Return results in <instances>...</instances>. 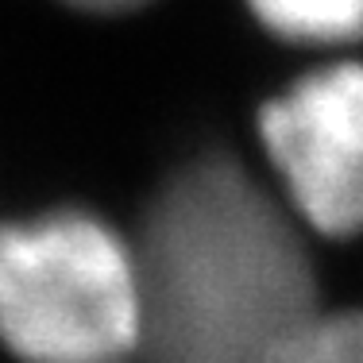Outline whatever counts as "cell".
<instances>
[{
    "instance_id": "1",
    "label": "cell",
    "mask_w": 363,
    "mask_h": 363,
    "mask_svg": "<svg viewBox=\"0 0 363 363\" xmlns=\"http://www.w3.org/2000/svg\"><path fill=\"white\" fill-rule=\"evenodd\" d=\"M135 252L143 321L128 363H282L321 313L298 228L232 159L178 170Z\"/></svg>"
},
{
    "instance_id": "2",
    "label": "cell",
    "mask_w": 363,
    "mask_h": 363,
    "mask_svg": "<svg viewBox=\"0 0 363 363\" xmlns=\"http://www.w3.org/2000/svg\"><path fill=\"white\" fill-rule=\"evenodd\" d=\"M140 321V252L105 217L0 224V344L20 363H128Z\"/></svg>"
},
{
    "instance_id": "3",
    "label": "cell",
    "mask_w": 363,
    "mask_h": 363,
    "mask_svg": "<svg viewBox=\"0 0 363 363\" xmlns=\"http://www.w3.org/2000/svg\"><path fill=\"white\" fill-rule=\"evenodd\" d=\"M267 159L294 213L325 236L363 232V66L306 74L259 112Z\"/></svg>"
},
{
    "instance_id": "4",
    "label": "cell",
    "mask_w": 363,
    "mask_h": 363,
    "mask_svg": "<svg viewBox=\"0 0 363 363\" xmlns=\"http://www.w3.org/2000/svg\"><path fill=\"white\" fill-rule=\"evenodd\" d=\"M263 28L290 43H336L363 39V0H247Z\"/></svg>"
},
{
    "instance_id": "5",
    "label": "cell",
    "mask_w": 363,
    "mask_h": 363,
    "mask_svg": "<svg viewBox=\"0 0 363 363\" xmlns=\"http://www.w3.org/2000/svg\"><path fill=\"white\" fill-rule=\"evenodd\" d=\"M282 363H363V309L317 313L286 348Z\"/></svg>"
},
{
    "instance_id": "6",
    "label": "cell",
    "mask_w": 363,
    "mask_h": 363,
    "mask_svg": "<svg viewBox=\"0 0 363 363\" xmlns=\"http://www.w3.org/2000/svg\"><path fill=\"white\" fill-rule=\"evenodd\" d=\"M66 4L89 8V12H124V8H135V4H143V0H66Z\"/></svg>"
}]
</instances>
